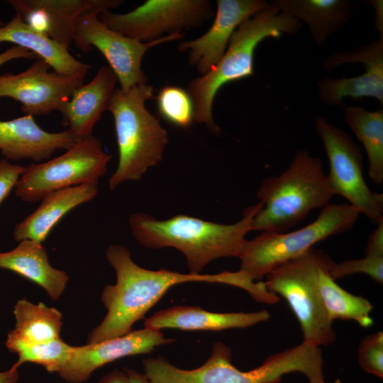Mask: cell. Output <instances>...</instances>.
Listing matches in <instances>:
<instances>
[{
  "label": "cell",
  "instance_id": "4dcf8cb0",
  "mask_svg": "<svg viewBox=\"0 0 383 383\" xmlns=\"http://www.w3.org/2000/svg\"><path fill=\"white\" fill-rule=\"evenodd\" d=\"M330 273L335 280L357 273L365 274L382 285L383 256L365 255L362 258L350 259L335 263Z\"/></svg>",
  "mask_w": 383,
  "mask_h": 383
},
{
  "label": "cell",
  "instance_id": "603a6c76",
  "mask_svg": "<svg viewBox=\"0 0 383 383\" xmlns=\"http://www.w3.org/2000/svg\"><path fill=\"white\" fill-rule=\"evenodd\" d=\"M3 43H11L28 50L58 74L73 75L89 72L91 67L74 58L67 49L30 28L16 14L0 27V44Z\"/></svg>",
  "mask_w": 383,
  "mask_h": 383
},
{
  "label": "cell",
  "instance_id": "6da1fadb",
  "mask_svg": "<svg viewBox=\"0 0 383 383\" xmlns=\"http://www.w3.org/2000/svg\"><path fill=\"white\" fill-rule=\"evenodd\" d=\"M106 257L116 274L115 284L105 286L101 301L107 309L102 322L89 334L87 344H96L131 332L133 325L174 285L188 282L221 283L239 287L254 297L260 284L243 272L223 271L217 274L180 273L168 270L145 269L132 258L130 251L121 245H111Z\"/></svg>",
  "mask_w": 383,
  "mask_h": 383
},
{
  "label": "cell",
  "instance_id": "8992f818",
  "mask_svg": "<svg viewBox=\"0 0 383 383\" xmlns=\"http://www.w3.org/2000/svg\"><path fill=\"white\" fill-rule=\"evenodd\" d=\"M232 351L222 342L213 344L210 357L192 370L179 368L163 357L143 361L150 383H279L291 372L309 375L313 369L309 350L303 344L269 356L259 367L243 372L232 363Z\"/></svg>",
  "mask_w": 383,
  "mask_h": 383
},
{
  "label": "cell",
  "instance_id": "d590c367",
  "mask_svg": "<svg viewBox=\"0 0 383 383\" xmlns=\"http://www.w3.org/2000/svg\"><path fill=\"white\" fill-rule=\"evenodd\" d=\"M365 3L372 6L374 10V27L379 33L378 38H383V1L368 0L365 1Z\"/></svg>",
  "mask_w": 383,
  "mask_h": 383
},
{
  "label": "cell",
  "instance_id": "f546056e",
  "mask_svg": "<svg viewBox=\"0 0 383 383\" xmlns=\"http://www.w3.org/2000/svg\"><path fill=\"white\" fill-rule=\"evenodd\" d=\"M362 63L365 68H383V38H378L366 45L352 51L333 53L322 63L323 68L332 72L348 63Z\"/></svg>",
  "mask_w": 383,
  "mask_h": 383
},
{
  "label": "cell",
  "instance_id": "f1b7e54d",
  "mask_svg": "<svg viewBox=\"0 0 383 383\" xmlns=\"http://www.w3.org/2000/svg\"><path fill=\"white\" fill-rule=\"evenodd\" d=\"M160 115L172 125L188 128L194 121V104L187 91L176 86L162 87L157 97Z\"/></svg>",
  "mask_w": 383,
  "mask_h": 383
},
{
  "label": "cell",
  "instance_id": "5b68a950",
  "mask_svg": "<svg viewBox=\"0 0 383 383\" xmlns=\"http://www.w3.org/2000/svg\"><path fill=\"white\" fill-rule=\"evenodd\" d=\"M154 91L146 84L127 90L115 89L112 94L106 110L114 120L118 162L109 181L110 190L123 182L140 180L162 159L168 134L145 107Z\"/></svg>",
  "mask_w": 383,
  "mask_h": 383
},
{
  "label": "cell",
  "instance_id": "2e32d148",
  "mask_svg": "<svg viewBox=\"0 0 383 383\" xmlns=\"http://www.w3.org/2000/svg\"><path fill=\"white\" fill-rule=\"evenodd\" d=\"M269 5L265 0H218L216 17L210 28L196 39L181 42L178 50H188L189 63L204 75L220 62L239 25Z\"/></svg>",
  "mask_w": 383,
  "mask_h": 383
},
{
  "label": "cell",
  "instance_id": "5bb4252c",
  "mask_svg": "<svg viewBox=\"0 0 383 383\" xmlns=\"http://www.w3.org/2000/svg\"><path fill=\"white\" fill-rule=\"evenodd\" d=\"M24 23L65 48L73 43L79 18L89 11L101 13L123 3L121 0H9Z\"/></svg>",
  "mask_w": 383,
  "mask_h": 383
},
{
  "label": "cell",
  "instance_id": "d6a6232c",
  "mask_svg": "<svg viewBox=\"0 0 383 383\" xmlns=\"http://www.w3.org/2000/svg\"><path fill=\"white\" fill-rule=\"evenodd\" d=\"M26 167L0 160V205L9 195L24 172Z\"/></svg>",
  "mask_w": 383,
  "mask_h": 383
},
{
  "label": "cell",
  "instance_id": "1f68e13d",
  "mask_svg": "<svg viewBox=\"0 0 383 383\" xmlns=\"http://www.w3.org/2000/svg\"><path fill=\"white\" fill-rule=\"evenodd\" d=\"M357 360L366 372L381 379L383 377V333L378 331L367 335L360 343Z\"/></svg>",
  "mask_w": 383,
  "mask_h": 383
},
{
  "label": "cell",
  "instance_id": "7a4b0ae2",
  "mask_svg": "<svg viewBox=\"0 0 383 383\" xmlns=\"http://www.w3.org/2000/svg\"><path fill=\"white\" fill-rule=\"evenodd\" d=\"M261 204L247 208L243 217L232 224L205 221L184 214L165 220L134 213L130 216L131 233L140 245L152 249L173 248L185 257L189 273L201 274L211 261L221 257H238L246 240L254 231V216Z\"/></svg>",
  "mask_w": 383,
  "mask_h": 383
},
{
  "label": "cell",
  "instance_id": "83f0119b",
  "mask_svg": "<svg viewBox=\"0 0 383 383\" xmlns=\"http://www.w3.org/2000/svg\"><path fill=\"white\" fill-rule=\"evenodd\" d=\"M6 348L18 355V359L12 367L16 369L25 362L43 366L50 372L58 373L70 357L72 347L62 339L51 341L25 344L6 343Z\"/></svg>",
  "mask_w": 383,
  "mask_h": 383
},
{
  "label": "cell",
  "instance_id": "74e56055",
  "mask_svg": "<svg viewBox=\"0 0 383 383\" xmlns=\"http://www.w3.org/2000/svg\"><path fill=\"white\" fill-rule=\"evenodd\" d=\"M19 379L18 369L11 367L9 370L0 372V383H17Z\"/></svg>",
  "mask_w": 383,
  "mask_h": 383
},
{
  "label": "cell",
  "instance_id": "cb8c5ba5",
  "mask_svg": "<svg viewBox=\"0 0 383 383\" xmlns=\"http://www.w3.org/2000/svg\"><path fill=\"white\" fill-rule=\"evenodd\" d=\"M13 314L15 328L9 332L6 343L35 344L60 338L62 313L57 309L23 299L16 302Z\"/></svg>",
  "mask_w": 383,
  "mask_h": 383
},
{
  "label": "cell",
  "instance_id": "ac0fdd59",
  "mask_svg": "<svg viewBox=\"0 0 383 383\" xmlns=\"http://www.w3.org/2000/svg\"><path fill=\"white\" fill-rule=\"evenodd\" d=\"M118 79L104 65L87 84H82L66 102L60 113L68 130L78 139L92 135L95 124L107 109Z\"/></svg>",
  "mask_w": 383,
  "mask_h": 383
},
{
  "label": "cell",
  "instance_id": "e575fe53",
  "mask_svg": "<svg viewBox=\"0 0 383 383\" xmlns=\"http://www.w3.org/2000/svg\"><path fill=\"white\" fill-rule=\"evenodd\" d=\"M19 58L37 59L38 57L27 49L13 45L0 54V66Z\"/></svg>",
  "mask_w": 383,
  "mask_h": 383
},
{
  "label": "cell",
  "instance_id": "ffe728a7",
  "mask_svg": "<svg viewBox=\"0 0 383 383\" xmlns=\"http://www.w3.org/2000/svg\"><path fill=\"white\" fill-rule=\"evenodd\" d=\"M98 192V184H84L45 195L38 207L16 225L13 238L18 242L33 240L43 243L62 218L77 206L92 200Z\"/></svg>",
  "mask_w": 383,
  "mask_h": 383
},
{
  "label": "cell",
  "instance_id": "277c9868",
  "mask_svg": "<svg viewBox=\"0 0 383 383\" xmlns=\"http://www.w3.org/2000/svg\"><path fill=\"white\" fill-rule=\"evenodd\" d=\"M256 196L261 207L254 231L284 233L311 211L329 204L335 192L321 160L299 150L283 172L262 181Z\"/></svg>",
  "mask_w": 383,
  "mask_h": 383
},
{
  "label": "cell",
  "instance_id": "ba28073f",
  "mask_svg": "<svg viewBox=\"0 0 383 383\" xmlns=\"http://www.w3.org/2000/svg\"><path fill=\"white\" fill-rule=\"evenodd\" d=\"M330 260L328 254L312 248L271 272L264 282L268 291L289 304L299 323L303 341L318 346H328L336 339L318 286L320 270Z\"/></svg>",
  "mask_w": 383,
  "mask_h": 383
},
{
  "label": "cell",
  "instance_id": "4fadbf2b",
  "mask_svg": "<svg viewBox=\"0 0 383 383\" xmlns=\"http://www.w3.org/2000/svg\"><path fill=\"white\" fill-rule=\"evenodd\" d=\"M50 69L45 61L38 57L18 74L0 75V99L8 97L18 101L26 115L60 112L73 93L84 84L88 72L64 75Z\"/></svg>",
  "mask_w": 383,
  "mask_h": 383
},
{
  "label": "cell",
  "instance_id": "7402d4cb",
  "mask_svg": "<svg viewBox=\"0 0 383 383\" xmlns=\"http://www.w3.org/2000/svg\"><path fill=\"white\" fill-rule=\"evenodd\" d=\"M0 268L11 270L40 285L53 300L66 288L69 276L52 267L43 243L23 240L13 250L0 252Z\"/></svg>",
  "mask_w": 383,
  "mask_h": 383
},
{
  "label": "cell",
  "instance_id": "3957f363",
  "mask_svg": "<svg viewBox=\"0 0 383 383\" xmlns=\"http://www.w3.org/2000/svg\"><path fill=\"white\" fill-rule=\"evenodd\" d=\"M301 27V21L270 4L240 23L217 65L188 85L187 91L194 104V121L220 135L221 129L212 114L213 102L219 89L228 83L253 76L255 51L262 40L294 35Z\"/></svg>",
  "mask_w": 383,
  "mask_h": 383
},
{
  "label": "cell",
  "instance_id": "d4e9b609",
  "mask_svg": "<svg viewBox=\"0 0 383 383\" xmlns=\"http://www.w3.org/2000/svg\"><path fill=\"white\" fill-rule=\"evenodd\" d=\"M343 118L363 145L372 182L381 184L383 182V110L368 111L361 106H345Z\"/></svg>",
  "mask_w": 383,
  "mask_h": 383
},
{
  "label": "cell",
  "instance_id": "ab89813d",
  "mask_svg": "<svg viewBox=\"0 0 383 383\" xmlns=\"http://www.w3.org/2000/svg\"><path fill=\"white\" fill-rule=\"evenodd\" d=\"M326 383V382H325ZM331 383H343L342 381L339 379H337L336 380H335L334 382H331Z\"/></svg>",
  "mask_w": 383,
  "mask_h": 383
},
{
  "label": "cell",
  "instance_id": "9a60e30c",
  "mask_svg": "<svg viewBox=\"0 0 383 383\" xmlns=\"http://www.w3.org/2000/svg\"><path fill=\"white\" fill-rule=\"evenodd\" d=\"M174 340L159 330L145 327L96 344L73 346L69 359L57 374L70 383H82L106 364L130 355L150 353L155 348Z\"/></svg>",
  "mask_w": 383,
  "mask_h": 383
},
{
  "label": "cell",
  "instance_id": "836d02e7",
  "mask_svg": "<svg viewBox=\"0 0 383 383\" xmlns=\"http://www.w3.org/2000/svg\"><path fill=\"white\" fill-rule=\"evenodd\" d=\"M365 254L383 256V219L370 234L365 248Z\"/></svg>",
  "mask_w": 383,
  "mask_h": 383
},
{
  "label": "cell",
  "instance_id": "8fae6325",
  "mask_svg": "<svg viewBox=\"0 0 383 383\" xmlns=\"http://www.w3.org/2000/svg\"><path fill=\"white\" fill-rule=\"evenodd\" d=\"M213 15L208 0H148L130 12L105 11L98 17L110 29L147 43L200 26Z\"/></svg>",
  "mask_w": 383,
  "mask_h": 383
},
{
  "label": "cell",
  "instance_id": "4316f807",
  "mask_svg": "<svg viewBox=\"0 0 383 383\" xmlns=\"http://www.w3.org/2000/svg\"><path fill=\"white\" fill-rule=\"evenodd\" d=\"M319 98L328 106L344 109L343 99L372 97L383 105V68H366L358 76L335 79L322 77L316 82Z\"/></svg>",
  "mask_w": 383,
  "mask_h": 383
},
{
  "label": "cell",
  "instance_id": "8d00e7d4",
  "mask_svg": "<svg viewBox=\"0 0 383 383\" xmlns=\"http://www.w3.org/2000/svg\"><path fill=\"white\" fill-rule=\"evenodd\" d=\"M96 383H129L126 372L115 369L104 375Z\"/></svg>",
  "mask_w": 383,
  "mask_h": 383
},
{
  "label": "cell",
  "instance_id": "52a82bcc",
  "mask_svg": "<svg viewBox=\"0 0 383 383\" xmlns=\"http://www.w3.org/2000/svg\"><path fill=\"white\" fill-rule=\"evenodd\" d=\"M360 212L348 203L329 204L314 221L284 233L262 232L245 241L238 255L240 271L252 281L266 277L284 263L295 259L330 236L351 228Z\"/></svg>",
  "mask_w": 383,
  "mask_h": 383
},
{
  "label": "cell",
  "instance_id": "7c38bea8",
  "mask_svg": "<svg viewBox=\"0 0 383 383\" xmlns=\"http://www.w3.org/2000/svg\"><path fill=\"white\" fill-rule=\"evenodd\" d=\"M99 13L89 11L79 18L74 27L73 43L84 52L93 48L98 49L108 61L123 90L148 83V78L141 68L142 59L147 50L184 37L181 32L156 40L141 42L110 29L99 19Z\"/></svg>",
  "mask_w": 383,
  "mask_h": 383
},
{
  "label": "cell",
  "instance_id": "484cf974",
  "mask_svg": "<svg viewBox=\"0 0 383 383\" xmlns=\"http://www.w3.org/2000/svg\"><path fill=\"white\" fill-rule=\"evenodd\" d=\"M335 262L331 259L320 270L318 286L321 296L329 318L353 320L367 328L373 324L370 313L373 305L366 298L353 294L339 286L331 275Z\"/></svg>",
  "mask_w": 383,
  "mask_h": 383
},
{
  "label": "cell",
  "instance_id": "d6986e66",
  "mask_svg": "<svg viewBox=\"0 0 383 383\" xmlns=\"http://www.w3.org/2000/svg\"><path fill=\"white\" fill-rule=\"evenodd\" d=\"M270 316L267 310L215 313L198 306H176L155 313L145 319L144 326L159 331L162 328H174L219 331L250 327L267 321Z\"/></svg>",
  "mask_w": 383,
  "mask_h": 383
},
{
  "label": "cell",
  "instance_id": "9c48e42d",
  "mask_svg": "<svg viewBox=\"0 0 383 383\" xmlns=\"http://www.w3.org/2000/svg\"><path fill=\"white\" fill-rule=\"evenodd\" d=\"M111 158L99 138L92 135L78 140L62 155L26 167L16 185L15 194L23 201L35 202L57 190L98 184Z\"/></svg>",
  "mask_w": 383,
  "mask_h": 383
},
{
  "label": "cell",
  "instance_id": "e0dca14e",
  "mask_svg": "<svg viewBox=\"0 0 383 383\" xmlns=\"http://www.w3.org/2000/svg\"><path fill=\"white\" fill-rule=\"evenodd\" d=\"M77 140L68 129L57 133L44 131L30 115L0 120V151L7 160L30 159L39 162L49 159L57 150L69 149Z\"/></svg>",
  "mask_w": 383,
  "mask_h": 383
},
{
  "label": "cell",
  "instance_id": "f35d334b",
  "mask_svg": "<svg viewBox=\"0 0 383 383\" xmlns=\"http://www.w3.org/2000/svg\"><path fill=\"white\" fill-rule=\"evenodd\" d=\"M124 371L128 376L129 383H150L144 373L130 368H126Z\"/></svg>",
  "mask_w": 383,
  "mask_h": 383
},
{
  "label": "cell",
  "instance_id": "44dd1931",
  "mask_svg": "<svg viewBox=\"0 0 383 383\" xmlns=\"http://www.w3.org/2000/svg\"><path fill=\"white\" fill-rule=\"evenodd\" d=\"M278 11L306 23L317 46H323L329 38L350 19L354 10L350 0H272Z\"/></svg>",
  "mask_w": 383,
  "mask_h": 383
},
{
  "label": "cell",
  "instance_id": "60d3db41",
  "mask_svg": "<svg viewBox=\"0 0 383 383\" xmlns=\"http://www.w3.org/2000/svg\"><path fill=\"white\" fill-rule=\"evenodd\" d=\"M5 23H4V21H2L1 18H0V27L4 26Z\"/></svg>",
  "mask_w": 383,
  "mask_h": 383
},
{
  "label": "cell",
  "instance_id": "30bf717a",
  "mask_svg": "<svg viewBox=\"0 0 383 383\" xmlns=\"http://www.w3.org/2000/svg\"><path fill=\"white\" fill-rule=\"evenodd\" d=\"M315 129L328 160L327 174L335 195L345 198L348 204L377 225L383 219V195L372 192L365 182L360 145L323 116L316 118Z\"/></svg>",
  "mask_w": 383,
  "mask_h": 383
}]
</instances>
